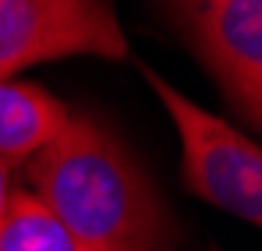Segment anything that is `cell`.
<instances>
[{"label":"cell","mask_w":262,"mask_h":251,"mask_svg":"<svg viewBox=\"0 0 262 251\" xmlns=\"http://www.w3.org/2000/svg\"><path fill=\"white\" fill-rule=\"evenodd\" d=\"M29 191L78 251H181V226L124 142L99 117L68 110L60 131L25 163Z\"/></svg>","instance_id":"1"},{"label":"cell","mask_w":262,"mask_h":251,"mask_svg":"<svg viewBox=\"0 0 262 251\" xmlns=\"http://www.w3.org/2000/svg\"><path fill=\"white\" fill-rule=\"evenodd\" d=\"M60 57H128L110 0H0V82Z\"/></svg>","instance_id":"3"},{"label":"cell","mask_w":262,"mask_h":251,"mask_svg":"<svg viewBox=\"0 0 262 251\" xmlns=\"http://www.w3.org/2000/svg\"><path fill=\"white\" fill-rule=\"evenodd\" d=\"M11 195H14V184H11V163L0 159V219H4V209H7Z\"/></svg>","instance_id":"8"},{"label":"cell","mask_w":262,"mask_h":251,"mask_svg":"<svg viewBox=\"0 0 262 251\" xmlns=\"http://www.w3.org/2000/svg\"><path fill=\"white\" fill-rule=\"evenodd\" d=\"M245 127L262 124V0H209L177 21Z\"/></svg>","instance_id":"4"},{"label":"cell","mask_w":262,"mask_h":251,"mask_svg":"<svg viewBox=\"0 0 262 251\" xmlns=\"http://www.w3.org/2000/svg\"><path fill=\"white\" fill-rule=\"evenodd\" d=\"M0 251H78L64 223L29 188H14L0 219Z\"/></svg>","instance_id":"6"},{"label":"cell","mask_w":262,"mask_h":251,"mask_svg":"<svg viewBox=\"0 0 262 251\" xmlns=\"http://www.w3.org/2000/svg\"><path fill=\"white\" fill-rule=\"evenodd\" d=\"M68 121V106L36 82H0V159L18 167Z\"/></svg>","instance_id":"5"},{"label":"cell","mask_w":262,"mask_h":251,"mask_svg":"<svg viewBox=\"0 0 262 251\" xmlns=\"http://www.w3.org/2000/svg\"><path fill=\"white\" fill-rule=\"evenodd\" d=\"M145 82L163 99L167 113L181 138V177L191 195L202 202L230 212L237 219L259 223L262 219V152L259 145L213 117L209 110L184 99L174 85L145 71Z\"/></svg>","instance_id":"2"},{"label":"cell","mask_w":262,"mask_h":251,"mask_svg":"<svg viewBox=\"0 0 262 251\" xmlns=\"http://www.w3.org/2000/svg\"><path fill=\"white\" fill-rule=\"evenodd\" d=\"M156 4H160V11H163V14L177 25L181 18H188L191 11H199V7H202V4H209V0H156Z\"/></svg>","instance_id":"7"}]
</instances>
